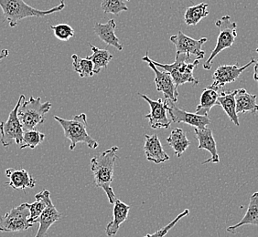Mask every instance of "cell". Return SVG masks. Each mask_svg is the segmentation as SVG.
Here are the masks:
<instances>
[{"label":"cell","mask_w":258,"mask_h":237,"mask_svg":"<svg viewBox=\"0 0 258 237\" xmlns=\"http://www.w3.org/2000/svg\"><path fill=\"white\" fill-rule=\"evenodd\" d=\"M219 94L217 90H214L210 88H206L203 91L200 99V104L196 108L195 113L202 116H207L209 117V112L215 105H218L217 99H218Z\"/></svg>","instance_id":"d4e9b609"},{"label":"cell","mask_w":258,"mask_h":237,"mask_svg":"<svg viewBox=\"0 0 258 237\" xmlns=\"http://www.w3.org/2000/svg\"><path fill=\"white\" fill-rule=\"evenodd\" d=\"M140 97L144 99L150 107V112L145 116V118L149 120V125L152 129H168L171 125V121L168 117L167 106L163 99H159L157 100L149 99L147 95L140 94Z\"/></svg>","instance_id":"4fadbf2b"},{"label":"cell","mask_w":258,"mask_h":237,"mask_svg":"<svg viewBox=\"0 0 258 237\" xmlns=\"http://www.w3.org/2000/svg\"><path fill=\"white\" fill-rule=\"evenodd\" d=\"M215 26L219 29L218 39L214 50L212 51L207 61L204 64V69L206 70L212 69L214 58L223 50L232 47L237 37V25L235 22L232 21L230 16L225 15L216 20Z\"/></svg>","instance_id":"8992f818"},{"label":"cell","mask_w":258,"mask_h":237,"mask_svg":"<svg viewBox=\"0 0 258 237\" xmlns=\"http://www.w3.org/2000/svg\"><path fill=\"white\" fill-rule=\"evenodd\" d=\"M255 225L258 226V192L253 193V195L250 197V202H249L248 209L245 212L241 221L227 228V232H234L237 228L243 226V225Z\"/></svg>","instance_id":"7402d4cb"},{"label":"cell","mask_w":258,"mask_h":237,"mask_svg":"<svg viewBox=\"0 0 258 237\" xmlns=\"http://www.w3.org/2000/svg\"><path fill=\"white\" fill-rule=\"evenodd\" d=\"M167 142L169 146L173 149L177 157H180L182 153L189 148V140L182 129L175 128L172 130L171 134L167 138Z\"/></svg>","instance_id":"603a6c76"},{"label":"cell","mask_w":258,"mask_h":237,"mask_svg":"<svg viewBox=\"0 0 258 237\" xmlns=\"http://www.w3.org/2000/svg\"><path fill=\"white\" fill-rule=\"evenodd\" d=\"M208 4L201 3L189 7L184 14V21L188 26H196L201 20L209 15Z\"/></svg>","instance_id":"4316f807"},{"label":"cell","mask_w":258,"mask_h":237,"mask_svg":"<svg viewBox=\"0 0 258 237\" xmlns=\"http://www.w3.org/2000/svg\"><path fill=\"white\" fill-rule=\"evenodd\" d=\"M255 63V59L252 58L247 64L243 67H238V64L235 65H221L214 71L213 79V84L208 86L210 89L219 90L228 83L234 82L238 79L239 76L243 73L246 69H248L251 65Z\"/></svg>","instance_id":"7c38bea8"},{"label":"cell","mask_w":258,"mask_h":237,"mask_svg":"<svg viewBox=\"0 0 258 237\" xmlns=\"http://www.w3.org/2000/svg\"><path fill=\"white\" fill-rule=\"evenodd\" d=\"M23 100H25V96L20 95V99L16 104L15 108L11 110L8 121L0 124V143L5 147L10 146L13 143L20 146L23 142L24 130L18 116V110Z\"/></svg>","instance_id":"52a82bcc"},{"label":"cell","mask_w":258,"mask_h":237,"mask_svg":"<svg viewBox=\"0 0 258 237\" xmlns=\"http://www.w3.org/2000/svg\"><path fill=\"white\" fill-rule=\"evenodd\" d=\"M189 209H185L183 212H181V213H179V215L177 216V217L173 219V221H171V222H169V224H167L166 226H164V227L161 228V229H159V231H157V232H155L154 233H149V234H146L145 236L143 237H165L167 235V233L172 229V228L177 224V222H179L180 219H182V218L185 217V216H187V215H189Z\"/></svg>","instance_id":"1f68e13d"},{"label":"cell","mask_w":258,"mask_h":237,"mask_svg":"<svg viewBox=\"0 0 258 237\" xmlns=\"http://www.w3.org/2000/svg\"><path fill=\"white\" fill-rule=\"evenodd\" d=\"M142 60L147 62L149 68L154 71V81L156 83V87H157V90L163 93L165 99H170L173 102H177L178 97H179V92H178V89H177L178 88L176 87L171 75L169 74V72L166 70H164V71L159 70L158 68L152 63L151 59L149 58L148 51L146 53V56L142 58Z\"/></svg>","instance_id":"30bf717a"},{"label":"cell","mask_w":258,"mask_h":237,"mask_svg":"<svg viewBox=\"0 0 258 237\" xmlns=\"http://www.w3.org/2000/svg\"><path fill=\"white\" fill-rule=\"evenodd\" d=\"M207 38H203L201 40H194L184 34L182 31H179L178 34L170 37V41L173 43L177 53L176 54L185 55L187 59H190V56L194 55L196 59H203L205 56V51L203 50V46L207 42Z\"/></svg>","instance_id":"9c48e42d"},{"label":"cell","mask_w":258,"mask_h":237,"mask_svg":"<svg viewBox=\"0 0 258 237\" xmlns=\"http://www.w3.org/2000/svg\"><path fill=\"white\" fill-rule=\"evenodd\" d=\"M101 9L105 14L113 15H119L121 12L128 10L124 0H102Z\"/></svg>","instance_id":"f546056e"},{"label":"cell","mask_w":258,"mask_h":237,"mask_svg":"<svg viewBox=\"0 0 258 237\" xmlns=\"http://www.w3.org/2000/svg\"><path fill=\"white\" fill-rule=\"evenodd\" d=\"M10 54V51L8 50H1V52H0V60H2L3 59H5L7 58L8 56Z\"/></svg>","instance_id":"836d02e7"},{"label":"cell","mask_w":258,"mask_h":237,"mask_svg":"<svg viewBox=\"0 0 258 237\" xmlns=\"http://www.w3.org/2000/svg\"><path fill=\"white\" fill-rule=\"evenodd\" d=\"M255 51H256V52H257V53H258V48H257V49H256V50H255Z\"/></svg>","instance_id":"e575fe53"},{"label":"cell","mask_w":258,"mask_h":237,"mask_svg":"<svg viewBox=\"0 0 258 237\" xmlns=\"http://www.w3.org/2000/svg\"><path fill=\"white\" fill-rule=\"evenodd\" d=\"M127 1H130V0H127Z\"/></svg>","instance_id":"d590c367"},{"label":"cell","mask_w":258,"mask_h":237,"mask_svg":"<svg viewBox=\"0 0 258 237\" xmlns=\"http://www.w3.org/2000/svg\"><path fill=\"white\" fill-rule=\"evenodd\" d=\"M64 0L60 1V4L49 10H40L28 5L24 0H0V8L3 11L4 20L11 28H15L20 20L30 17H46L60 12L65 9Z\"/></svg>","instance_id":"7a4b0ae2"},{"label":"cell","mask_w":258,"mask_h":237,"mask_svg":"<svg viewBox=\"0 0 258 237\" xmlns=\"http://www.w3.org/2000/svg\"><path fill=\"white\" fill-rule=\"evenodd\" d=\"M194 133L199 141V150H206L211 153L212 157L204 161L203 164L206 163H218L220 162L218 152H217V144L213 134V131L208 127L205 128H195Z\"/></svg>","instance_id":"5bb4252c"},{"label":"cell","mask_w":258,"mask_h":237,"mask_svg":"<svg viewBox=\"0 0 258 237\" xmlns=\"http://www.w3.org/2000/svg\"><path fill=\"white\" fill-rule=\"evenodd\" d=\"M116 24L114 20H110L105 24L95 23L94 26V31L98 36L100 40L108 46H112L118 51H122L124 47L121 44L119 39L115 35Z\"/></svg>","instance_id":"2e32d148"},{"label":"cell","mask_w":258,"mask_h":237,"mask_svg":"<svg viewBox=\"0 0 258 237\" xmlns=\"http://www.w3.org/2000/svg\"><path fill=\"white\" fill-rule=\"evenodd\" d=\"M118 150L117 146H113L91 159V171L94 173L95 184L104 190L111 204H114L116 200L112 183L114 181V163Z\"/></svg>","instance_id":"6da1fadb"},{"label":"cell","mask_w":258,"mask_h":237,"mask_svg":"<svg viewBox=\"0 0 258 237\" xmlns=\"http://www.w3.org/2000/svg\"><path fill=\"white\" fill-rule=\"evenodd\" d=\"M45 137L46 135L44 134H41L39 131H36V130L25 131L23 134V142L20 146V149H35L44 141Z\"/></svg>","instance_id":"f1b7e54d"},{"label":"cell","mask_w":258,"mask_h":237,"mask_svg":"<svg viewBox=\"0 0 258 237\" xmlns=\"http://www.w3.org/2000/svg\"><path fill=\"white\" fill-rule=\"evenodd\" d=\"M54 120L60 124L61 128L63 129L65 137L70 141V151H74L80 143L86 144L90 149H96L99 146V144L87 133L86 114L75 115L72 120L54 116Z\"/></svg>","instance_id":"3957f363"},{"label":"cell","mask_w":258,"mask_h":237,"mask_svg":"<svg viewBox=\"0 0 258 237\" xmlns=\"http://www.w3.org/2000/svg\"><path fill=\"white\" fill-rule=\"evenodd\" d=\"M187 57L185 55L176 54V60L172 64H162L151 59L152 63L156 66L168 71L171 75L176 87L178 88L180 85L185 83H192L194 85L199 84V80L195 79L194 76V69L197 68L200 60L195 59L191 63H187Z\"/></svg>","instance_id":"5b68a950"},{"label":"cell","mask_w":258,"mask_h":237,"mask_svg":"<svg viewBox=\"0 0 258 237\" xmlns=\"http://www.w3.org/2000/svg\"><path fill=\"white\" fill-rule=\"evenodd\" d=\"M253 71H254V73H253V79L258 82V60L256 61V63H254Z\"/></svg>","instance_id":"d6a6232c"},{"label":"cell","mask_w":258,"mask_h":237,"mask_svg":"<svg viewBox=\"0 0 258 237\" xmlns=\"http://www.w3.org/2000/svg\"><path fill=\"white\" fill-rule=\"evenodd\" d=\"M130 206L126 203L121 202L118 199L115 200L113 209V220L107 224L105 229V233L108 236H114L118 230L120 225L127 219Z\"/></svg>","instance_id":"d6986e66"},{"label":"cell","mask_w":258,"mask_h":237,"mask_svg":"<svg viewBox=\"0 0 258 237\" xmlns=\"http://www.w3.org/2000/svg\"><path fill=\"white\" fill-rule=\"evenodd\" d=\"M30 212L28 203L12 208L0 217V232H18L27 231L34 224L30 222Z\"/></svg>","instance_id":"ba28073f"},{"label":"cell","mask_w":258,"mask_h":237,"mask_svg":"<svg viewBox=\"0 0 258 237\" xmlns=\"http://www.w3.org/2000/svg\"><path fill=\"white\" fill-rule=\"evenodd\" d=\"M144 152L147 160L157 164L169 160V155L164 151L161 142L156 134L145 135Z\"/></svg>","instance_id":"9a60e30c"},{"label":"cell","mask_w":258,"mask_h":237,"mask_svg":"<svg viewBox=\"0 0 258 237\" xmlns=\"http://www.w3.org/2000/svg\"><path fill=\"white\" fill-rule=\"evenodd\" d=\"M235 94L236 89L233 91H222L219 94L217 103L224 109V112L227 114L231 122L239 126L238 114L236 112V103H235Z\"/></svg>","instance_id":"44dd1931"},{"label":"cell","mask_w":258,"mask_h":237,"mask_svg":"<svg viewBox=\"0 0 258 237\" xmlns=\"http://www.w3.org/2000/svg\"><path fill=\"white\" fill-rule=\"evenodd\" d=\"M6 175L10 179L8 184L14 190H25L27 188H34L36 181L34 178L24 169L6 170Z\"/></svg>","instance_id":"ac0fdd59"},{"label":"cell","mask_w":258,"mask_h":237,"mask_svg":"<svg viewBox=\"0 0 258 237\" xmlns=\"http://www.w3.org/2000/svg\"><path fill=\"white\" fill-rule=\"evenodd\" d=\"M257 96L254 94H250L245 89H236L235 94V103H236V112L239 113L255 114L258 111V104L256 103Z\"/></svg>","instance_id":"ffe728a7"},{"label":"cell","mask_w":258,"mask_h":237,"mask_svg":"<svg viewBox=\"0 0 258 237\" xmlns=\"http://www.w3.org/2000/svg\"><path fill=\"white\" fill-rule=\"evenodd\" d=\"M49 101L41 102L40 97L35 99L30 97L29 100H23L18 110V116L24 132L34 130L39 124H44L45 115L51 109Z\"/></svg>","instance_id":"277c9868"},{"label":"cell","mask_w":258,"mask_h":237,"mask_svg":"<svg viewBox=\"0 0 258 237\" xmlns=\"http://www.w3.org/2000/svg\"><path fill=\"white\" fill-rule=\"evenodd\" d=\"M50 197V192L48 190H43L42 192L37 193L35 195L36 202L32 203H28L30 212V223H32V224L36 223V220L40 217V214L44 211L45 208L47 206V201Z\"/></svg>","instance_id":"484cf974"},{"label":"cell","mask_w":258,"mask_h":237,"mask_svg":"<svg viewBox=\"0 0 258 237\" xmlns=\"http://www.w3.org/2000/svg\"><path fill=\"white\" fill-rule=\"evenodd\" d=\"M60 212L56 209L50 197L47 201V206L40 214V217L36 220V223H40V227L35 237H45L48 233L50 226L60 220Z\"/></svg>","instance_id":"e0dca14e"},{"label":"cell","mask_w":258,"mask_h":237,"mask_svg":"<svg viewBox=\"0 0 258 237\" xmlns=\"http://www.w3.org/2000/svg\"><path fill=\"white\" fill-rule=\"evenodd\" d=\"M50 29L53 31L55 37L61 41H68L75 37V30L68 24L50 26Z\"/></svg>","instance_id":"4dcf8cb0"},{"label":"cell","mask_w":258,"mask_h":237,"mask_svg":"<svg viewBox=\"0 0 258 237\" xmlns=\"http://www.w3.org/2000/svg\"><path fill=\"white\" fill-rule=\"evenodd\" d=\"M73 66L75 72L79 74L81 78H88L93 77L94 72V65L93 62L87 58H81L78 55L74 54L72 56Z\"/></svg>","instance_id":"83f0119b"},{"label":"cell","mask_w":258,"mask_h":237,"mask_svg":"<svg viewBox=\"0 0 258 237\" xmlns=\"http://www.w3.org/2000/svg\"><path fill=\"white\" fill-rule=\"evenodd\" d=\"M90 48L93 50V54L86 57L89 59L94 65L95 74H99L100 71L103 69H106L110 61L114 58V56L110 53L108 50H100L97 47L89 43Z\"/></svg>","instance_id":"cb8c5ba5"},{"label":"cell","mask_w":258,"mask_h":237,"mask_svg":"<svg viewBox=\"0 0 258 237\" xmlns=\"http://www.w3.org/2000/svg\"><path fill=\"white\" fill-rule=\"evenodd\" d=\"M165 103L167 106V110L169 114L170 121L173 124H188L190 126H194V128L203 129L208 127L209 124H211V118L207 116H202L196 113H190L183 109H180L176 106L175 102L170 99H165Z\"/></svg>","instance_id":"8fae6325"}]
</instances>
